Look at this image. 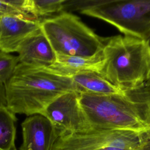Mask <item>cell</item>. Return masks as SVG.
<instances>
[{
	"mask_svg": "<svg viewBox=\"0 0 150 150\" xmlns=\"http://www.w3.org/2000/svg\"><path fill=\"white\" fill-rule=\"evenodd\" d=\"M17 118L6 106L0 107V149L15 150Z\"/></svg>",
	"mask_w": 150,
	"mask_h": 150,
	"instance_id": "4fadbf2b",
	"label": "cell"
},
{
	"mask_svg": "<svg viewBox=\"0 0 150 150\" xmlns=\"http://www.w3.org/2000/svg\"><path fill=\"white\" fill-rule=\"evenodd\" d=\"M139 150H150V130L141 132Z\"/></svg>",
	"mask_w": 150,
	"mask_h": 150,
	"instance_id": "e0dca14e",
	"label": "cell"
},
{
	"mask_svg": "<svg viewBox=\"0 0 150 150\" xmlns=\"http://www.w3.org/2000/svg\"><path fill=\"white\" fill-rule=\"evenodd\" d=\"M6 106V93L4 84H0V107Z\"/></svg>",
	"mask_w": 150,
	"mask_h": 150,
	"instance_id": "ac0fdd59",
	"label": "cell"
},
{
	"mask_svg": "<svg viewBox=\"0 0 150 150\" xmlns=\"http://www.w3.org/2000/svg\"><path fill=\"white\" fill-rule=\"evenodd\" d=\"M7 15L32 16L26 11V0H0V18Z\"/></svg>",
	"mask_w": 150,
	"mask_h": 150,
	"instance_id": "2e32d148",
	"label": "cell"
},
{
	"mask_svg": "<svg viewBox=\"0 0 150 150\" xmlns=\"http://www.w3.org/2000/svg\"><path fill=\"white\" fill-rule=\"evenodd\" d=\"M22 143L19 150H52L59 134L41 114L28 116L21 124Z\"/></svg>",
	"mask_w": 150,
	"mask_h": 150,
	"instance_id": "9c48e42d",
	"label": "cell"
},
{
	"mask_svg": "<svg viewBox=\"0 0 150 150\" xmlns=\"http://www.w3.org/2000/svg\"><path fill=\"white\" fill-rule=\"evenodd\" d=\"M63 11L99 19L124 35L150 38V0H66Z\"/></svg>",
	"mask_w": 150,
	"mask_h": 150,
	"instance_id": "277c9868",
	"label": "cell"
},
{
	"mask_svg": "<svg viewBox=\"0 0 150 150\" xmlns=\"http://www.w3.org/2000/svg\"><path fill=\"white\" fill-rule=\"evenodd\" d=\"M104 62L103 50L91 57L56 55L55 62L46 67L53 73L71 78L76 74L83 71L99 73Z\"/></svg>",
	"mask_w": 150,
	"mask_h": 150,
	"instance_id": "8fae6325",
	"label": "cell"
},
{
	"mask_svg": "<svg viewBox=\"0 0 150 150\" xmlns=\"http://www.w3.org/2000/svg\"><path fill=\"white\" fill-rule=\"evenodd\" d=\"M79 101L91 128L150 130V86L146 84L115 94L79 93Z\"/></svg>",
	"mask_w": 150,
	"mask_h": 150,
	"instance_id": "6da1fadb",
	"label": "cell"
},
{
	"mask_svg": "<svg viewBox=\"0 0 150 150\" xmlns=\"http://www.w3.org/2000/svg\"><path fill=\"white\" fill-rule=\"evenodd\" d=\"M103 77L122 90L145 84L150 71V47L148 40L116 35L105 38Z\"/></svg>",
	"mask_w": 150,
	"mask_h": 150,
	"instance_id": "3957f363",
	"label": "cell"
},
{
	"mask_svg": "<svg viewBox=\"0 0 150 150\" xmlns=\"http://www.w3.org/2000/svg\"><path fill=\"white\" fill-rule=\"evenodd\" d=\"M40 22L32 16L7 15L0 18V51L17 52L21 44L40 29Z\"/></svg>",
	"mask_w": 150,
	"mask_h": 150,
	"instance_id": "ba28073f",
	"label": "cell"
},
{
	"mask_svg": "<svg viewBox=\"0 0 150 150\" xmlns=\"http://www.w3.org/2000/svg\"><path fill=\"white\" fill-rule=\"evenodd\" d=\"M0 150H2V149H0ZM15 150H17V149H15Z\"/></svg>",
	"mask_w": 150,
	"mask_h": 150,
	"instance_id": "ffe728a7",
	"label": "cell"
},
{
	"mask_svg": "<svg viewBox=\"0 0 150 150\" xmlns=\"http://www.w3.org/2000/svg\"><path fill=\"white\" fill-rule=\"evenodd\" d=\"M66 0H26L28 13L42 21L43 19L59 13L64 10Z\"/></svg>",
	"mask_w": 150,
	"mask_h": 150,
	"instance_id": "5bb4252c",
	"label": "cell"
},
{
	"mask_svg": "<svg viewBox=\"0 0 150 150\" xmlns=\"http://www.w3.org/2000/svg\"><path fill=\"white\" fill-rule=\"evenodd\" d=\"M40 28L56 55L91 57L103 50L102 38L71 12L63 11L43 19Z\"/></svg>",
	"mask_w": 150,
	"mask_h": 150,
	"instance_id": "5b68a950",
	"label": "cell"
},
{
	"mask_svg": "<svg viewBox=\"0 0 150 150\" xmlns=\"http://www.w3.org/2000/svg\"><path fill=\"white\" fill-rule=\"evenodd\" d=\"M71 79L80 93L104 96L120 94L124 91L94 71L80 72Z\"/></svg>",
	"mask_w": 150,
	"mask_h": 150,
	"instance_id": "7c38bea8",
	"label": "cell"
},
{
	"mask_svg": "<svg viewBox=\"0 0 150 150\" xmlns=\"http://www.w3.org/2000/svg\"><path fill=\"white\" fill-rule=\"evenodd\" d=\"M79 93H64L51 102L42 112L60 135L83 132L91 129L80 104Z\"/></svg>",
	"mask_w": 150,
	"mask_h": 150,
	"instance_id": "52a82bcc",
	"label": "cell"
},
{
	"mask_svg": "<svg viewBox=\"0 0 150 150\" xmlns=\"http://www.w3.org/2000/svg\"><path fill=\"white\" fill-rule=\"evenodd\" d=\"M17 53L19 63L48 67L56 60V54L41 28L21 44Z\"/></svg>",
	"mask_w": 150,
	"mask_h": 150,
	"instance_id": "30bf717a",
	"label": "cell"
},
{
	"mask_svg": "<svg viewBox=\"0 0 150 150\" xmlns=\"http://www.w3.org/2000/svg\"><path fill=\"white\" fill-rule=\"evenodd\" d=\"M147 40L148 42V43H149V47H150V38ZM145 84L147 86H150V71H149V73L148 74V79H147V80H146Z\"/></svg>",
	"mask_w": 150,
	"mask_h": 150,
	"instance_id": "d6986e66",
	"label": "cell"
},
{
	"mask_svg": "<svg viewBox=\"0 0 150 150\" xmlns=\"http://www.w3.org/2000/svg\"><path fill=\"white\" fill-rule=\"evenodd\" d=\"M7 108L15 114H41L59 96L79 93L71 78L52 73L46 67L19 63L4 84Z\"/></svg>",
	"mask_w": 150,
	"mask_h": 150,
	"instance_id": "7a4b0ae2",
	"label": "cell"
},
{
	"mask_svg": "<svg viewBox=\"0 0 150 150\" xmlns=\"http://www.w3.org/2000/svg\"><path fill=\"white\" fill-rule=\"evenodd\" d=\"M19 63L18 56L0 51V84H4Z\"/></svg>",
	"mask_w": 150,
	"mask_h": 150,
	"instance_id": "9a60e30c",
	"label": "cell"
},
{
	"mask_svg": "<svg viewBox=\"0 0 150 150\" xmlns=\"http://www.w3.org/2000/svg\"><path fill=\"white\" fill-rule=\"evenodd\" d=\"M141 134L128 130L91 128L60 135L52 150H139Z\"/></svg>",
	"mask_w": 150,
	"mask_h": 150,
	"instance_id": "8992f818",
	"label": "cell"
}]
</instances>
